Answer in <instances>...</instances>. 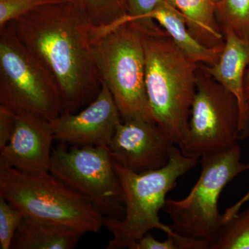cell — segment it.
Returning <instances> with one entry per match:
<instances>
[{
  "mask_svg": "<svg viewBox=\"0 0 249 249\" xmlns=\"http://www.w3.org/2000/svg\"><path fill=\"white\" fill-rule=\"evenodd\" d=\"M23 214L0 196V248L11 249Z\"/></svg>",
  "mask_w": 249,
  "mask_h": 249,
  "instance_id": "44dd1931",
  "label": "cell"
},
{
  "mask_svg": "<svg viewBox=\"0 0 249 249\" xmlns=\"http://www.w3.org/2000/svg\"><path fill=\"white\" fill-rule=\"evenodd\" d=\"M66 1L69 0H0V29L42 6Z\"/></svg>",
  "mask_w": 249,
  "mask_h": 249,
  "instance_id": "ffe728a7",
  "label": "cell"
},
{
  "mask_svg": "<svg viewBox=\"0 0 249 249\" xmlns=\"http://www.w3.org/2000/svg\"><path fill=\"white\" fill-rule=\"evenodd\" d=\"M241 157L239 145L201 157L200 176L189 194L181 200L166 199L163 206L174 231L204 241L211 249L223 224L218 206L221 193L234 178L249 170Z\"/></svg>",
  "mask_w": 249,
  "mask_h": 249,
  "instance_id": "8992f818",
  "label": "cell"
},
{
  "mask_svg": "<svg viewBox=\"0 0 249 249\" xmlns=\"http://www.w3.org/2000/svg\"><path fill=\"white\" fill-rule=\"evenodd\" d=\"M101 83L99 94L88 106L73 114L62 113L51 121L55 141L75 146H107L122 119L110 91Z\"/></svg>",
  "mask_w": 249,
  "mask_h": 249,
  "instance_id": "8fae6325",
  "label": "cell"
},
{
  "mask_svg": "<svg viewBox=\"0 0 249 249\" xmlns=\"http://www.w3.org/2000/svg\"><path fill=\"white\" fill-rule=\"evenodd\" d=\"M164 0H127L128 20H147L149 15Z\"/></svg>",
  "mask_w": 249,
  "mask_h": 249,
  "instance_id": "603a6c76",
  "label": "cell"
},
{
  "mask_svg": "<svg viewBox=\"0 0 249 249\" xmlns=\"http://www.w3.org/2000/svg\"><path fill=\"white\" fill-rule=\"evenodd\" d=\"M0 196L25 217L85 232H99L103 215L49 171L28 174L0 167Z\"/></svg>",
  "mask_w": 249,
  "mask_h": 249,
  "instance_id": "5b68a950",
  "label": "cell"
},
{
  "mask_svg": "<svg viewBox=\"0 0 249 249\" xmlns=\"http://www.w3.org/2000/svg\"><path fill=\"white\" fill-rule=\"evenodd\" d=\"M224 46L219 60L213 65L201 64L219 84L238 100L241 110L240 138L249 136V102L246 99L245 78L249 67V41L231 31L224 33Z\"/></svg>",
  "mask_w": 249,
  "mask_h": 249,
  "instance_id": "4fadbf2b",
  "label": "cell"
},
{
  "mask_svg": "<svg viewBox=\"0 0 249 249\" xmlns=\"http://www.w3.org/2000/svg\"><path fill=\"white\" fill-rule=\"evenodd\" d=\"M16 127V113L9 108L0 106V150L9 143Z\"/></svg>",
  "mask_w": 249,
  "mask_h": 249,
  "instance_id": "cb8c5ba5",
  "label": "cell"
},
{
  "mask_svg": "<svg viewBox=\"0 0 249 249\" xmlns=\"http://www.w3.org/2000/svg\"><path fill=\"white\" fill-rule=\"evenodd\" d=\"M216 18L223 34L231 31L249 41V0H219Z\"/></svg>",
  "mask_w": 249,
  "mask_h": 249,
  "instance_id": "ac0fdd59",
  "label": "cell"
},
{
  "mask_svg": "<svg viewBox=\"0 0 249 249\" xmlns=\"http://www.w3.org/2000/svg\"><path fill=\"white\" fill-rule=\"evenodd\" d=\"M196 91L186 142V157L201 159L239 145L241 110L238 100L198 64Z\"/></svg>",
  "mask_w": 249,
  "mask_h": 249,
  "instance_id": "ba28073f",
  "label": "cell"
},
{
  "mask_svg": "<svg viewBox=\"0 0 249 249\" xmlns=\"http://www.w3.org/2000/svg\"><path fill=\"white\" fill-rule=\"evenodd\" d=\"M148 19L163 28L183 53L196 63L211 66L219 60L224 45L211 48L198 42L188 31L183 15L167 0L149 15Z\"/></svg>",
  "mask_w": 249,
  "mask_h": 249,
  "instance_id": "5bb4252c",
  "label": "cell"
},
{
  "mask_svg": "<svg viewBox=\"0 0 249 249\" xmlns=\"http://www.w3.org/2000/svg\"><path fill=\"white\" fill-rule=\"evenodd\" d=\"M200 160L183 155L175 146L169 161L160 169L137 173L114 161L122 191L124 214L122 219L103 218V226L112 233L107 249H134L137 242L152 230L178 235L170 226L160 222L166 196L178 180L196 168Z\"/></svg>",
  "mask_w": 249,
  "mask_h": 249,
  "instance_id": "3957f363",
  "label": "cell"
},
{
  "mask_svg": "<svg viewBox=\"0 0 249 249\" xmlns=\"http://www.w3.org/2000/svg\"><path fill=\"white\" fill-rule=\"evenodd\" d=\"M0 106L53 121L63 112L58 83L10 24L0 29Z\"/></svg>",
  "mask_w": 249,
  "mask_h": 249,
  "instance_id": "52a82bcc",
  "label": "cell"
},
{
  "mask_svg": "<svg viewBox=\"0 0 249 249\" xmlns=\"http://www.w3.org/2000/svg\"><path fill=\"white\" fill-rule=\"evenodd\" d=\"M142 24L145 89L155 124L178 147L186 142L196 91L198 64L155 20Z\"/></svg>",
  "mask_w": 249,
  "mask_h": 249,
  "instance_id": "7a4b0ae2",
  "label": "cell"
},
{
  "mask_svg": "<svg viewBox=\"0 0 249 249\" xmlns=\"http://www.w3.org/2000/svg\"><path fill=\"white\" fill-rule=\"evenodd\" d=\"M53 141L49 121L28 113L16 114L14 135L0 150V167L28 174L49 171Z\"/></svg>",
  "mask_w": 249,
  "mask_h": 249,
  "instance_id": "7c38bea8",
  "label": "cell"
},
{
  "mask_svg": "<svg viewBox=\"0 0 249 249\" xmlns=\"http://www.w3.org/2000/svg\"><path fill=\"white\" fill-rule=\"evenodd\" d=\"M245 93L246 99L249 102V67L246 71L245 78Z\"/></svg>",
  "mask_w": 249,
  "mask_h": 249,
  "instance_id": "484cf974",
  "label": "cell"
},
{
  "mask_svg": "<svg viewBox=\"0 0 249 249\" xmlns=\"http://www.w3.org/2000/svg\"><path fill=\"white\" fill-rule=\"evenodd\" d=\"M248 165L249 169V163H248ZM249 200V191L245 196H242V198H241L240 200L236 202L235 204L232 205L231 207L228 208V209L226 210L224 213L222 214L223 224L227 222L229 219H230L232 217H233L237 213L240 212L241 208Z\"/></svg>",
  "mask_w": 249,
  "mask_h": 249,
  "instance_id": "d4e9b609",
  "label": "cell"
},
{
  "mask_svg": "<svg viewBox=\"0 0 249 249\" xmlns=\"http://www.w3.org/2000/svg\"><path fill=\"white\" fill-rule=\"evenodd\" d=\"M94 29H104L128 16L127 0H69Z\"/></svg>",
  "mask_w": 249,
  "mask_h": 249,
  "instance_id": "e0dca14e",
  "label": "cell"
},
{
  "mask_svg": "<svg viewBox=\"0 0 249 249\" xmlns=\"http://www.w3.org/2000/svg\"><path fill=\"white\" fill-rule=\"evenodd\" d=\"M134 249H210V247L204 241L179 235H167L166 240L159 241L148 232L137 242Z\"/></svg>",
  "mask_w": 249,
  "mask_h": 249,
  "instance_id": "7402d4cb",
  "label": "cell"
},
{
  "mask_svg": "<svg viewBox=\"0 0 249 249\" xmlns=\"http://www.w3.org/2000/svg\"><path fill=\"white\" fill-rule=\"evenodd\" d=\"M167 1L183 15L188 31L198 42L211 48L224 45V36L216 18L219 0Z\"/></svg>",
  "mask_w": 249,
  "mask_h": 249,
  "instance_id": "2e32d148",
  "label": "cell"
},
{
  "mask_svg": "<svg viewBox=\"0 0 249 249\" xmlns=\"http://www.w3.org/2000/svg\"><path fill=\"white\" fill-rule=\"evenodd\" d=\"M53 149L49 172L88 199L104 217L122 219L124 214L120 181L107 146Z\"/></svg>",
  "mask_w": 249,
  "mask_h": 249,
  "instance_id": "9c48e42d",
  "label": "cell"
},
{
  "mask_svg": "<svg viewBox=\"0 0 249 249\" xmlns=\"http://www.w3.org/2000/svg\"><path fill=\"white\" fill-rule=\"evenodd\" d=\"M211 249H249V206L222 224Z\"/></svg>",
  "mask_w": 249,
  "mask_h": 249,
  "instance_id": "d6986e66",
  "label": "cell"
},
{
  "mask_svg": "<svg viewBox=\"0 0 249 249\" xmlns=\"http://www.w3.org/2000/svg\"><path fill=\"white\" fill-rule=\"evenodd\" d=\"M9 24L56 80L64 113L78 112L96 99L102 83L93 54V27L73 3L47 5Z\"/></svg>",
  "mask_w": 249,
  "mask_h": 249,
  "instance_id": "6da1fadb",
  "label": "cell"
},
{
  "mask_svg": "<svg viewBox=\"0 0 249 249\" xmlns=\"http://www.w3.org/2000/svg\"><path fill=\"white\" fill-rule=\"evenodd\" d=\"M85 232L67 226L24 216L15 234L13 249H72Z\"/></svg>",
  "mask_w": 249,
  "mask_h": 249,
  "instance_id": "9a60e30c",
  "label": "cell"
},
{
  "mask_svg": "<svg viewBox=\"0 0 249 249\" xmlns=\"http://www.w3.org/2000/svg\"><path fill=\"white\" fill-rule=\"evenodd\" d=\"M92 47L101 81L110 91L122 121L155 122L145 89L141 23L127 20L104 29L93 28Z\"/></svg>",
  "mask_w": 249,
  "mask_h": 249,
  "instance_id": "277c9868",
  "label": "cell"
},
{
  "mask_svg": "<svg viewBox=\"0 0 249 249\" xmlns=\"http://www.w3.org/2000/svg\"><path fill=\"white\" fill-rule=\"evenodd\" d=\"M176 146L154 121H121L107 147L116 163L137 173L160 169Z\"/></svg>",
  "mask_w": 249,
  "mask_h": 249,
  "instance_id": "30bf717a",
  "label": "cell"
}]
</instances>
